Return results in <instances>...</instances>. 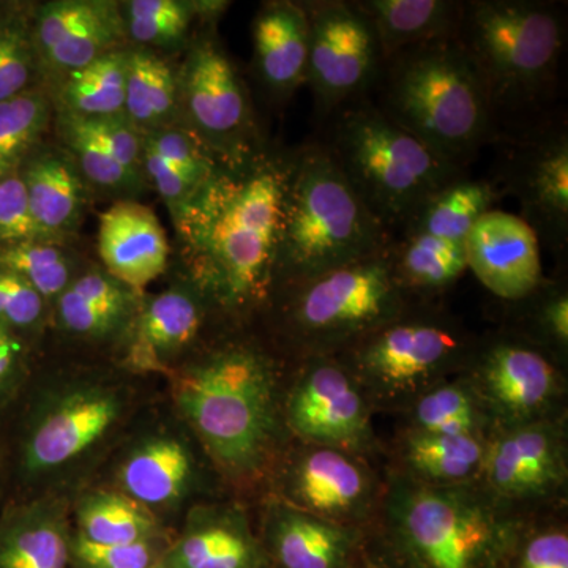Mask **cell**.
<instances>
[{"label": "cell", "mask_w": 568, "mask_h": 568, "mask_svg": "<svg viewBox=\"0 0 568 568\" xmlns=\"http://www.w3.org/2000/svg\"><path fill=\"white\" fill-rule=\"evenodd\" d=\"M506 568H568L567 529L521 530Z\"/></svg>", "instance_id": "cell-47"}, {"label": "cell", "mask_w": 568, "mask_h": 568, "mask_svg": "<svg viewBox=\"0 0 568 568\" xmlns=\"http://www.w3.org/2000/svg\"><path fill=\"white\" fill-rule=\"evenodd\" d=\"M280 499L336 525L358 528L375 500L372 474L357 455L308 444L280 474Z\"/></svg>", "instance_id": "cell-19"}, {"label": "cell", "mask_w": 568, "mask_h": 568, "mask_svg": "<svg viewBox=\"0 0 568 568\" xmlns=\"http://www.w3.org/2000/svg\"><path fill=\"white\" fill-rule=\"evenodd\" d=\"M33 39L44 84L108 52L130 47L115 0H50L32 9Z\"/></svg>", "instance_id": "cell-18"}, {"label": "cell", "mask_w": 568, "mask_h": 568, "mask_svg": "<svg viewBox=\"0 0 568 568\" xmlns=\"http://www.w3.org/2000/svg\"><path fill=\"white\" fill-rule=\"evenodd\" d=\"M503 197L495 181L459 178L433 194L399 235L424 234L465 244L478 220Z\"/></svg>", "instance_id": "cell-34"}, {"label": "cell", "mask_w": 568, "mask_h": 568, "mask_svg": "<svg viewBox=\"0 0 568 568\" xmlns=\"http://www.w3.org/2000/svg\"><path fill=\"white\" fill-rule=\"evenodd\" d=\"M386 528L361 568H506L523 526L487 495L409 477L392 484Z\"/></svg>", "instance_id": "cell-5"}, {"label": "cell", "mask_w": 568, "mask_h": 568, "mask_svg": "<svg viewBox=\"0 0 568 568\" xmlns=\"http://www.w3.org/2000/svg\"><path fill=\"white\" fill-rule=\"evenodd\" d=\"M97 248L104 271L140 293L170 264L166 231L159 216L138 201H114L100 215Z\"/></svg>", "instance_id": "cell-25"}, {"label": "cell", "mask_w": 568, "mask_h": 568, "mask_svg": "<svg viewBox=\"0 0 568 568\" xmlns=\"http://www.w3.org/2000/svg\"><path fill=\"white\" fill-rule=\"evenodd\" d=\"M0 323L26 338H39L51 325V308L20 275L0 267Z\"/></svg>", "instance_id": "cell-43"}, {"label": "cell", "mask_w": 568, "mask_h": 568, "mask_svg": "<svg viewBox=\"0 0 568 568\" xmlns=\"http://www.w3.org/2000/svg\"><path fill=\"white\" fill-rule=\"evenodd\" d=\"M373 89L388 119L463 170L497 141L487 93L455 37L388 55Z\"/></svg>", "instance_id": "cell-6"}, {"label": "cell", "mask_w": 568, "mask_h": 568, "mask_svg": "<svg viewBox=\"0 0 568 568\" xmlns=\"http://www.w3.org/2000/svg\"><path fill=\"white\" fill-rule=\"evenodd\" d=\"M455 39L487 93L497 141L555 121L567 44L562 3L466 0Z\"/></svg>", "instance_id": "cell-4"}, {"label": "cell", "mask_w": 568, "mask_h": 568, "mask_svg": "<svg viewBox=\"0 0 568 568\" xmlns=\"http://www.w3.org/2000/svg\"><path fill=\"white\" fill-rule=\"evenodd\" d=\"M54 106L47 85L0 102V178L18 173L52 129Z\"/></svg>", "instance_id": "cell-39"}, {"label": "cell", "mask_w": 568, "mask_h": 568, "mask_svg": "<svg viewBox=\"0 0 568 568\" xmlns=\"http://www.w3.org/2000/svg\"><path fill=\"white\" fill-rule=\"evenodd\" d=\"M168 376L171 405L219 476L235 484L260 477L284 424L274 355L254 338L226 336L213 339Z\"/></svg>", "instance_id": "cell-3"}, {"label": "cell", "mask_w": 568, "mask_h": 568, "mask_svg": "<svg viewBox=\"0 0 568 568\" xmlns=\"http://www.w3.org/2000/svg\"><path fill=\"white\" fill-rule=\"evenodd\" d=\"M6 452H3L2 440H0V499L6 489Z\"/></svg>", "instance_id": "cell-51"}, {"label": "cell", "mask_w": 568, "mask_h": 568, "mask_svg": "<svg viewBox=\"0 0 568 568\" xmlns=\"http://www.w3.org/2000/svg\"><path fill=\"white\" fill-rule=\"evenodd\" d=\"M92 132L106 145L111 155L136 178L145 179L142 153L144 142L142 134L125 114L102 115V118H84ZM149 183V182H148Z\"/></svg>", "instance_id": "cell-48"}, {"label": "cell", "mask_w": 568, "mask_h": 568, "mask_svg": "<svg viewBox=\"0 0 568 568\" xmlns=\"http://www.w3.org/2000/svg\"><path fill=\"white\" fill-rule=\"evenodd\" d=\"M33 219L51 241L69 242L80 231L92 192L58 141L41 142L18 170Z\"/></svg>", "instance_id": "cell-27"}, {"label": "cell", "mask_w": 568, "mask_h": 568, "mask_svg": "<svg viewBox=\"0 0 568 568\" xmlns=\"http://www.w3.org/2000/svg\"><path fill=\"white\" fill-rule=\"evenodd\" d=\"M142 141L197 185L204 186L222 168L196 136L183 126L142 134Z\"/></svg>", "instance_id": "cell-44"}, {"label": "cell", "mask_w": 568, "mask_h": 568, "mask_svg": "<svg viewBox=\"0 0 568 568\" xmlns=\"http://www.w3.org/2000/svg\"><path fill=\"white\" fill-rule=\"evenodd\" d=\"M308 18L306 81L320 118L368 97L383 65L375 29L354 0L302 2Z\"/></svg>", "instance_id": "cell-13"}, {"label": "cell", "mask_w": 568, "mask_h": 568, "mask_svg": "<svg viewBox=\"0 0 568 568\" xmlns=\"http://www.w3.org/2000/svg\"><path fill=\"white\" fill-rule=\"evenodd\" d=\"M71 496L21 497L0 514V568H71Z\"/></svg>", "instance_id": "cell-26"}, {"label": "cell", "mask_w": 568, "mask_h": 568, "mask_svg": "<svg viewBox=\"0 0 568 568\" xmlns=\"http://www.w3.org/2000/svg\"><path fill=\"white\" fill-rule=\"evenodd\" d=\"M254 65L265 91L287 100L306 81L308 18L302 2H265L253 21Z\"/></svg>", "instance_id": "cell-28"}, {"label": "cell", "mask_w": 568, "mask_h": 568, "mask_svg": "<svg viewBox=\"0 0 568 568\" xmlns=\"http://www.w3.org/2000/svg\"><path fill=\"white\" fill-rule=\"evenodd\" d=\"M70 511L73 532L92 544H134L175 534L130 497L97 481L71 496Z\"/></svg>", "instance_id": "cell-29"}, {"label": "cell", "mask_w": 568, "mask_h": 568, "mask_svg": "<svg viewBox=\"0 0 568 568\" xmlns=\"http://www.w3.org/2000/svg\"><path fill=\"white\" fill-rule=\"evenodd\" d=\"M142 295L108 274L102 265L89 263L52 305L51 327L73 345L118 351Z\"/></svg>", "instance_id": "cell-23"}, {"label": "cell", "mask_w": 568, "mask_h": 568, "mask_svg": "<svg viewBox=\"0 0 568 568\" xmlns=\"http://www.w3.org/2000/svg\"><path fill=\"white\" fill-rule=\"evenodd\" d=\"M260 534L244 508L204 500L186 511L160 568H263Z\"/></svg>", "instance_id": "cell-22"}, {"label": "cell", "mask_w": 568, "mask_h": 568, "mask_svg": "<svg viewBox=\"0 0 568 568\" xmlns=\"http://www.w3.org/2000/svg\"><path fill=\"white\" fill-rule=\"evenodd\" d=\"M213 320L224 323L203 291L181 274L160 293L142 295L136 316L115 351V365L138 376L171 375L207 346L204 336Z\"/></svg>", "instance_id": "cell-16"}, {"label": "cell", "mask_w": 568, "mask_h": 568, "mask_svg": "<svg viewBox=\"0 0 568 568\" xmlns=\"http://www.w3.org/2000/svg\"><path fill=\"white\" fill-rule=\"evenodd\" d=\"M375 29L383 61L388 55L455 37L462 17L459 0H354Z\"/></svg>", "instance_id": "cell-30"}, {"label": "cell", "mask_w": 568, "mask_h": 568, "mask_svg": "<svg viewBox=\"0 0 568 568\" xmlns=\"http://www.w3.org/2000/svg\"><path fill=\"white\" fill-rule=\"evenodd\" d=\"M142 164H144V174L149 185L162 197L174 222L181 215L183 207L193 200L194 194L200 192L203 186L186 178L181 170L168 163L163 156H160L159 153L152 151L145 144L144 153H142Z\"/></svg>", "instance_id": "cell-50"}, {"label": "cell", "mask_w": 568, "mask_h": 568, "mask_svg": "<svg viewBox=\"0 0 568 568\" xmlns=\"http://www.w3.org/2000/svg\"><path fill=\"white\" fill-rule=\"evenodd\" d=\"M324 145L392 239L405 231L433 194L467 175L396 125L368 97L332 115Z\"/></svg>", "instance_id": "cell-8"}, {"label": "cell", "mask_w": 568, "mask_h": 568, "mask_svg": "<svg viewBox=\"0 0 568 568\" xmlns=\"http://www.w3.org/2000/svg\"><path fill=\"white\" fill-rule=\"evenodd\" d=\"M481 436H448L410 429L399 455L407 477L436 487H463L480 477L487 455Z\"/></svg>", "instance_id": "cell-33"}, {"label": "cell", "mask_w": 568, "mask_h": 568, "mask_svg": "<svg viewBox=\"0 0 568 568\" xmlns=\"http://www.w3.org/2000/svg\"><path fill=\"white\" fill-rule=\"evenodd\" d=\"M33 3H0V102L44 84L32 28Z\"/></svg>", "instance_id": "cell-40"}, {"label": "cell", "mask_w": 568, "mask_h": 568, "mask_svg": "<svg viewBox=\"0 0 568 568\" xmlns=\"http://www.w3.org/2000/svg\"><path fill=\"white\" fill-rule=\"evenodd\" d=\"M32 343L0 323V413L20 399L31 383Z\"/></svg>", "instance_id": "cell-46"}, {"label": "cell", "mask_w": 568, "mask_h": 568, "mask_svg": "<svg viewBox=\"0 0 568 568\" xmlns=\"http://www.w3.org/2000/svg\"><path fill=\"white\" fill-rule=\"evenodd\" d=\"M52 126L59 144L70 153L88 182L92 196L100 194L115 201H136L148 192L151 186L148 181L129 173L92 132L84 118L54 111Z\"/></svg>", "instance_id": "cell-35"}, {"label": "cell", "mask_w": 568, "mask_h": 568, "mask_svg": "<svg viewBox=\"0 0 568 568\" xmlns=\"http://www.w3.org/2000/svg\"><path fill=\"white\" fill-rule=\"evenodd\" d=\"M126 48L108 52L47 85L54 111L80 118L122 114L125 104Z\"/></svg>", "instance_id": "cell-36"}, {"label": "cell", "mask_w": 568, "mask_h": 568, "mask_svg": "<svg viewBox=\"0 0 568 568\" xmlns=\"http://www.w3.org/2000/svg\"><path fill=\"white\" fill-rule=\"evenodd\" d=\"M538 304L534 306L532 321L537 328L534 345L555 346L566 353L568 346V295L562 284L549 286L544 282L536 290Z\"/></svg>", "instance_id": "cell-49"}, {"label": "cell", "mask_w": 568, "mask_h": 568, "mask_svg": "<svg viewBox=\"0 0 568 568\" xmlns=\"http://www.w3.org/2000/svg\"><path fill=\"white\" fill-rule=\"evenodd\" d=\"M507 145L499 179L500 192L511 193L521 219L532 227L540 245L556 254L568 245V134L562 121H551Z\"/></svg>", "instance_id": "cell-15"}, {"label": "cell", "mask_w": 568, "mask_h": 568, "mask_svg": "<svg viewBox=\"0 0 568 568\" xmlns=\"http://www.w3.org/2000/svg\"><path fill=\"white\" fill-rule=\"evenodd\" d=\"M174 537V536H173ZM173 537L134 544H92L73 532L71 567L73 568H160Z\"/></svg>", "instance_id": "cell-42"}, {"label": "cell", "mask_w": 568, "mask_h": 568, "mask_svg": "<svg viewBox=\"0 0 568 568\" xmlns=\"http://www.w3.org/2000/svg\"><path fill=\"white\" fill-rule=\"evenodd\" d=\"M71 568H73V567H71Z\"/></svg>", "instance_id": "cell-53"}, {"label": "cell", "mask_w": 568, "mask_h": 568, "mask_svg": "<svg viewBox=\"0 0 568 568\" xmlns=\"http://www.w3.org/2000/svg\"><path fill=\"white\" fill-rule=\"evenodd\" d=\"M487 418L469 379L444 381L418 396L413 429L433 435L480 436Z\"/></svg>", "instance_id": "cell-41"}, {"label": "cell", "mask_w": 568, "mask_h": 568, "mask_svg": "<svg viewBox=\"0 0 568 568\" xmlns=\"http://www.w3.org/2000/svg\"><path fill=\"white\" fill-rule=\"evenodd\" d=\"M51 241L33 219L20 174L0 178V246Z\"/></svg>", "instance_id": "cell-45"}, {"label": "cell", "mask_w": 568, "mask_h": 568, "mask_svg": "<svg viewBox=\"0 0 568 568\" xmlns=\"http://www.w3.org/2000/svg\"><path fill=\"white\" fill-rule=\"evenodd\" d=\"M388 256L399 286L409 297L440 293L469 271L465 244L424 234L394 239Z\"/></svg>", "instance_id": "cell-37"}, {"label": "cell", "mask_w": 568, "mask_h": 568, "mask_svg": "<svg viewBox=\"0 0 568 568\" xmlns=\"http://www.w3.org/2000/svg\"><path fill=\"white\" fill-rule=\"evenodd\" d=\"M410 297L386 252L275 291L267 312L295 353L335 355L402 315Z\"/></svg>", "instance_id": "cell-9"}, {"label": "cell", "mask_w": 568, "mask_h": 568, "mask_svg": "<svg viewBox=\"0 0 568 568\" xmlns=\"http://www.w3.org/2000/svg\"><path fill=\"white\" fill-rule=\"evenodd\" d=\"M106 485L178 530L190 508L212 493L211 458L173 405H148L102 469Z\"/></svg>", "instance_id": "cell-10"}, {"label": "cell", "mask_w": 568, "mask_h": 568, "mask_svg": "<svg viewBox=\"0 0 568 568\" xmlns=\"http://www.w3.org/2000/svg\"><path fill=\"white\" fill-rule=\"evenodd\" d=\"M275 568H361L365 536L274 497L264 510L260 532Z\"/></svg>", "instance_id": "cell-24"}, {"label": "cell", "mask_w": 568, "mask_h": 568, "mask_svg": "<svg viewBox=\"0 0 568 568\" xmlns=\"http://www.w3.org/2000/svg\"><path fill=\"white\" fill-rule=\"evenodd\" d=\"M481 477L489 499L525 503L555 495L567 478L558 426L545 420L504 428L488 443Z\"/></svg>", "instance_id": "cell-20"}, {"label": "cell", "mask_w": 568, "mask_h": 568, "mask_svg": "<svg viewBox=\"0 0 568 568\" xmlns=\"http://www.w3.org/2000/svg\"><path fill=\"white\" fill-rule=\"evenodd\" d=\"M478 343L454 317L416 312L402 315L357 339L335 357L349 369L365 395L381 402L444 383L448 373L467 368Z\"/></svg>", "instance_id": "cell-11"}, {"label": "cell", "mask_w": 568, "mask_h": 568, "mask_svg": "<svg viewBox=\"0 0 568 568\" xmlns=\"http://www.w3.org/2000/svg\"><path fill=\"white\" fill-rule=\"evenodd\" d=\"M291 153L265 149L252 162L220 168L174 220L183 274L224 323L239 327L267 312Z\"/></svg>", "instance_id": "cell-1"}, {"label": "cell", "mask_w": 568, "mask_h": 568, "mask_svg": "<svg viewBox=\"0 0 568 568\" xmlns=\"http://www.w3.org/2000/svg\"><path fill=\"white\" fill-rule=\"evenodd\" d=\"M141 376L119 365H71L33 375L14 439L22 497L73 496L102 473L148 406Z\"/></svg>", "instance_id": "cell-2"}, {"label": "cell", "mask_w": 568, "mask_h": 568, "mask_svg": "<svg viewBox=\"0 0 568 568\" xmlns=\"http://www.w3.org/2000/svg\"><path fill=\"white\" fill-rule=\"evenodd\" d=\"M123 114L141 134L182 126L179 73L166 55L126 48Z\"/></svg>", "instance_id": "cell-32"}, {"label": "cell", "mask_w": 568, "mask_h": 568, "mask_svg": "<svg viewBox=\"0 0 568 568\" xmlns=\"http://www.w3.org/2000/svg\"><path fill=\"white\" fill-rule=\"evenodd\" d=\"M263 568H275L274 566H272L271 562L267 564V566H264Z\"/></svg>", "instance_id": "cell-52"}, {"label": "cell", "mask_w": 568, "mask_h": 568, "mask_svg": "<svg viewBox=\"0 0 568 568\" xmlns=\"http://www.w3.org/2000/svg\"><path fill=\"white\" fill-rule=\"evenodd\" d=\"M465 248L469 271L503 301H523L545 282L540 241L515 213H485L467 235Z\"/></svg>", "instance_id": "cell-21"}, {"label": "cell", "mask_w": 568, "mask_h": 568, "mask_svg": "<svg viewBox=\"0 0 568 568\" xmlns=\"http://www.w3.org/2000/svg\"><path fill=\"white\" fill-rule=\"evenodd\" d=\"M178 73L182 126L220 166H242L265 151L248 89L215 26L194 37Z\"/></svg>", "instance_id": "cell-12"}, {"label": "cell", "mask_w": 568, "mask_h": 568, "mask_svg": "<svg viewBox=\"0 0 568 568\" xmlns=\"http://www.w3.org/2000/svg\"><path fill=\"white\" fill-rule=\"evenodd\" d=\"M467 368L485 413L504 428L545 420L562 390V377L548 351L523 336H499L477 345Z\"/></svg>", "instance_id": "cell-17"}, {"label": "cell", "mask_w": 568, "mask_h": 568, "mask_svg": "<svg viewBox=\"0 0 568 568\" xmlns=\"http://www.w3.org/2000/svg\"><path fill=\"white\" fill-rule=\"evenodd\" d=\"M368 398L335 355H305L283 403V422L313 446L357 455L375 440Z\"/></svg>", "instance_id": "cell-14"}, {"label": "cell", "mask_w": 568, "mask_h": 568, "mask_svg": "<svg viewBox=\"0 0 568 568\" xmlns=\"http://www.w3.org/2000/svg\"><path fill=\"white\" fill-rule=\"evenodd\" d=\"M121 3L123 26L130 47L145 48L159 54L185 51L197 20L215 26L230 2L192 0H125Z\"/></svg>", "instance_id": "cell-31"}, {"label": "cell", "mask_w": 568, "mask_h": 568, "mask_svg": "<svg viewBox=\"0 0 568 568\" xmlns=\"http://www.w3.org/2000/svg\"><path fill=\"white\" fill-rule=\"evenodd\" d=\"M394 239L369 213L324 142L291 153L275 291L386 252Z\"/></svg>", "instance_id": "cell-7"}, {"label": "cell", "mask_w": 568, "mask_h": 568, "mask_svg": "<svg viewBox=\"0 0 568 568\" xmlns=\"http://www.w3.org/2000/svg\"><path fill=\"white\" fill-rule=\"evenodd\" d=\"M88 264L65 241L0 246V267L31 284L50 308Z\"/></svg>", "instance_id": "cell-38"}]
</instances>
